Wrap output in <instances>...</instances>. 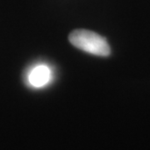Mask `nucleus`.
<instances>
[{
    "label": "nucleus",
    "instance_id": "obj_1",
    "mask_svg": "<svg viewBox=\"0 0 150 150\" xmlns=\"http://www.w3.org/2000/svg\"><path fill=\"white\" fill-rule=\"evenodd\" d=\"M69 41L74 47L86 53L105 57L110 54V47L106 39L96 33L78 29L69 34Z\"/></svg>",
    "mask_w": 150,
    "mask_h": 150
},
{
    "label": "nucleus",
    "instance_id": "obj_2",
    "mask_svg": "<svg viewBox=\"0 0 150 150\" xmlns=\"http://www.w3.org/2000/svg\"><path fill=\"white\" fill-rule=\"evenodd\" d=\"M51 79V70L46 65H38L33 68L28 75V81L33 87L41 88L46 85Z\"/></svg>",
    "mask_w": 150,
    "mask_h": 150
}]
</instances>
